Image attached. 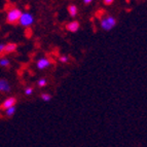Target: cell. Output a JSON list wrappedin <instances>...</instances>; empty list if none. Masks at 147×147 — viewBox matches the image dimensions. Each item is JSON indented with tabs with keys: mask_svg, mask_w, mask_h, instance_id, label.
<instances>
[{
	"mask_svg": "<svg viewBox=\"0 0 147 147\" xmlns=\"http://www.w3.org/2000/svg\"><path fill=\"white\" fill-rule=\"evenodd\" d=\"M21 16H22V11L19 8H12L7 12L6 21H7L8 24H17L20 20Z\"/></svg>",
	"mask_w": 147,
	"mask_h": 147,
	"instance_id": "1",
	"label": "cell"
},
{
	"mask_svg": "<svg viewBox=\"0 0 147 147\" xmlns=\"http://www.w3.org/2000/svg\"><path fill=\"white\" fill-rule=\"evenodd\" d=\"M115 25H116V20L113 17H110V16H108V17L104 18V19L101 20V27L103 28L104 30H106V31L111 30Z\"/></svg>",
	"mask_w": 147,
	"mask_h": 147,
	"instance_id": "2",
	"label": "cell"
},
{
	"mask_svg": "<svg viewBox=\"0 0 147 147\" xmlns=\"http://www.w3.org/2000/svg\"><path fill=\"white\" fill-rule=\"evenodd\" d=\"M19 22H20V24L22 25V26H24V27H29V26H31V25L33 24V22H34V18H33V16H32L31 13H29V12H25V13H22Z\"/></svg>",
	"mask_w": 147,
	"mask_h": 147,
	"instance_id": "3",
	"label": "cell"
},
{
	"mask_svg": "<svg viewBox=\"0 0 147 147\" xmlns=\"http://www.w3.org/2000/svg\"><path fill=\"white\" fill-rule=\"evenodd\" d=\"M16 103H17V100L11 97V98L6 99V100H5L4 102L1 104L0 108H1V109H4V110H6L7 108H10V107H12V106H16Z\"/></svg>",
	"mask_w": 147,
	"mask_h": 147,
	"instance_id": "4",
	"label": "cell"
},
{
	"mask_svg": "<svg viewBox=\"0 0 147 147\" xmlns=\"http://www.w3.org/2000/svg\"><path fill=\"white\" fill-rule=\"evenodd\" d=\"M49 65H51V61H49V59H47V58H42V59H39L38 61H37V63H36L37 68L40 69V70L47 68Z\"/></svg>",
	"mask_w": 147,
	"mask_h": 147,
	"instance_id": "5",
	"label": "cell"
},
{
	"mask_svg": "<svg viewBox=\"0 0 147 147\" xmlns=\"http://www.w3.org/2000/svg\"><path fill=\"white\" fill-rule=\"evenodd\" d=\"M66 29L69 30L70 32H76L79 29V23L77 21H73V22L69 23L66 26Z\"/></svg>",
	"mask_w": 147,
	"mask_h": 147,
	"instance_id": "6",
	"label": "cell"
},
{
	"mask_svg": "<svg viewBox=\"0 0 147 147\" xmlns=\"http://www.w3.org/2000/svg\"><path fill=\"white\" fill-rule=\"evenodd\" d=\"M17 49V44L16 43H8L4 45V49H3V54H10L13 53Z\"/></svg>",
	"mask_w": 147,
	"mask_h": 147,
	"instance_id": "7",
	"label": "cell"
},
{
	"mask_svg": "<svg viewBox=\"0 0 147 147\" xmlns=\"http://www.w3.org/2000/svg\"><path fill=\"white\" fill-rule=\"evenodd\" d=\"M10 86L7 80L5 79H0V92H9Z\"/></svg>",
	"mask_w": 147,
	"mask_h": 147,
	"instance_id": "8",
	"label": "cell"
},
{
	"mask_svg": "<svg viewBox=\"0 0 147 147\" xmlns=\"http://www.w3.org/2000/svg\"><path fill=\"white\" fill-rule=\"evenodd\" d=\"M68 12L70 13L71 17H75L77 15V7H76L75 5H70L68 7Z\"/></svg>",
	"mask_w": 147,
	"mask_h": 147,
	"instance_id": "9",
	"label": "cell"
},
{
	"mask_svg": "<svg viewBox=\"0 0 147 147\" xmlns=\"http://www.w3.org/2000/svg\"><path fill=\"white\" fill-rule=\"evenodd\" d=\"M9 60L6 59V58H2V59H0V66L2 67H7L9 65Z\"/></svg>",
	"mask_w": 147,
	"mask_h": 147,
	"instance_id": "10",
	"label": "cell"
},
{
	"mask_svg": "<svg viewBox=\"0 0 147 147\" xmlns=\"http://www.w3.org/2000/svg\"><path fill=\"white\" fill-rule=\"evenodd\" d=\"M15 112H16L15 106H12V107L7 108V109H6V115L7 116H12L13 114H15Z\"/></svg>",
	"mask_w": 147,
	"mask_h": 147,
	"instance_id": "11",
	"label": "cell"
},
{
	"mask_svg": "<svg viewBox=\"0 0 147 147\" xmlns=\"http://www.w3.org/2000/svg\"><path fill=\"white\" fill-rule=\"evenodd\" d=\"M37 84H38V86H40V88H43V86H47V79H44V78L39 79L38 82H37Z\"/></svg>",
	"mask_w": 147,
	"mask_h": 147,
	"instance_id": "12",
	"label": "cell"
},
{
	"mask_svg": "<svg viewBox=\"0 0 147 147\" xmlns=\"http://www.w3.org/2000/svg\"><path fill=\"white\" fill-rule=\"evenodd\" d=\"M41 99L43 101H45V102H47V101H49L51 99H52V96L49 95V94H42V95H41Z\"/></svg>",
	"mask_w": 147,
	"mask_h": 147,
	"instance_id": "13",
	"label": "cell"
},
{
	"mask_svg": "<svg viewBox=\"0 0 147 147\" xmlns=\"http://www.w3.org/2000/svg\"><path fill=\"white\" fill-rule=\"evenodd\" d=\"M60 61H61L62 63H67V62L69 61V58L67 56H62V57H60Z\"/></svg>",
	"mask_w": 147,
	"mask_h": 147,
	"instance_id": "14",
	"label": "cell"
},
{
	"mask_svg": "<svg viewBox=\"0 0 147 147\" xmlns=\"http://www.w3.org/2000/svg\"><path fill=\"white\" fill-rule=\"evenodd\" d=\"M32 93H33V90H32V88H27L26 90H25V94H26L27 96L32 95Z\"/></svg>",
	"mask_w": 147,
	"mask_h": 147,
	"instance_id": "15",
	"label": "cell"
},
{
	"mask_svg": "<svg viewBox=\"0 0 147 147\" xmlns=\"http://www.w3.org/2000/svg\"><path fill=\"white\" fill-rule=\"evenodd\" d=\"M113 1H114V0H104V3H105L106 5H110Z\"/></svg>",
	"mask_w": 147,
	"mask_h": 147,
	"instance_id": "16",
	"label": "cell"
},
{
	"mask_svg": "<svg viewBox=\"0 0 147 147\" xmlns=\"http://www.w3.org/2000/svg\"><path fill=\"white\" fill-rule=\"evenodd\" d=\"M3 49H4V44L0 43V54H2L3 53Z\"/></svg>",
	"mask_w": 147,
	"mask_h": 147,
	"instance_id": "17",
	"label": "cell"
},
{
	"mask_svg": "<svg viewBox=\"0 0 147 147\" xmlns=\"http://www.w3.org/2000/svg\"><path fill=\"white\" fill-rule=\"evenodd\" d=\"M92 1H93V0H84V2L86 3V4H90Z\"/></svg>",
	"mask_w": 147,
	"mask_h": 147,
	"instance_id": "18",
	"label": "cell"
}]
</instances>
